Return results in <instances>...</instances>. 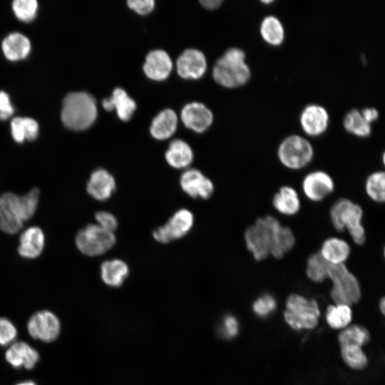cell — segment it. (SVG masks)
<instances>
[{
	"mask_svg": "<svg viewBox=\"0 0 385 385\" xmlns=\"http://www.w3.org/2000/svg\"><path fill=\"white\" fill-rule=\"evenodd\" d=\"M212 77L217 83L227 88L245 85L250 79L251 70L245 51L237 47L227 49L216 61Z\"/></svg>",
	"mask_w": 385,
	"mask_h": 385,
	"instance_id": "cell-1",
	"label": "cell"
},
{
	"mask_svg": "<svg viewBox=\"0 0 385 385\" xmlns=\"http://www.w3.org/2000/svg\"><path fill=\"white\" fill-rule=\"evenodd\" d=\"M24 221L19 203V196L6 192L0 196V230L7 234H15L23 227Z\"/></svg>",
	"mask_w": 385,
	"mask_h": 385,
	"instance_id": "cell-11",
	"label": "cell"
},
{
	"mask_svg": "<svg viewBox=\"0 0 385 385\" xmlns=\"http://www.w3.org/2000/svg\"><path fill=\"white\" fill-rule=\"evenodd\" d=\"M128 6L140 14H146L150 12L154 8L155 1L153 0H128Z\"/></svg>",
	"mask_w": 385,
	"mask_h": 385,
	"instance_id": "cell-41",
	"label": "cell"
},
{
	"mask_svg": "<svg viewBox=\"0 0 385 385\" xmlns=\"http://www.w3.org/2000/svg\"><path fill=\"white\" fill-rule=\"evenodd\" d=\"M383 162L385 165V153H384V155H383Z\"/></svg>",
	"mask_w": 385,
	"mask_h": 385,
	"instance_id": "cell-50",
	"label": "cell"
},
{
	"mask_svg": "<svg viewBox=\"0 0 385 385\" xmlns=\"http://www.w3.org/2000/svg\"><path fill=\"white\" fill-rule=\"evenodd\" d=\"M364 119L370 123V122L376 120L378 118L379 113L376 109L374 108H366L362 110L361 112Z\"/></svg>",
	"mask_w": 385,
	"mask_h": 385,
	"instance_id": "cell-46",
	"label": "cell"
},
{
	"mask_svg": "<svg viewBox=\"0 0 385 385\" xmlns=\"http://www.w3.org/2000/svg\"><path fill=\"white\" fill-rule=\"evenodd\" d=\"M116 188L114 177L106 170L98 168L93 171L86 185L88 193L95 200H108Z\"/></svg>",
	"mask_w": 385,
	"mask_h": 385,
	"instance_id": "cell-18",
	"label": "cell"
},
{
	"mask_svg": "<svg viewBox=\"0 0 385 385\" xmlns=\"http://www.w3.org/2000/svg\"><path fill=\"white\" fill-rule=\"evenodd\" d=\"M178 118L174 111L170 108L160 111L152 120L150 132L158 140L170 137L176 130Z\"/></svg>",
	"mask_w": 385,
	"mask_h": 385,
	"instance_id": "cell-25",
	"label": "cell"
},
{
	"mask_svg": "<svg viewBox=\"0 0 385 385\" xmlns=\"http://www.w3.org/2000/svg\"><path fill=\"white\" fill-rule=\"evenodd\" d=\"M37 350L23 341L14 342L5 352L6 361L13 367H24L29 370L34 368L39 361Z\"/></svg>",
	"mask_w": 385,
	"mask_h": 385,
	"instance_id": "cell-17",
	"label": "cell"
},
{
	"mask_svg": "<svg viewBox=\"0 0 385 385\" xmlns=\"http://www.w3.org/2000/svg\"><path fill=\"white\" fill-rule=\"evenodd\" d=\"M369 334L363 327L359 325L348 326L343 329L338 335L340 346L357 345L363 346L369 342Z\"/></svg>",
	"mask_w": 385,
	"mask_h": 385,
	"instance_id": "cell-32",
	"label": "cell"
},
{
	"mask_svg": "<svg viewBox=\"0 0 385 385\" xmlns=\"http://www.w3.org/2000/svg\"><path fill=\"white\" fill-rule=\"evenodd\" d=\"M180 185L183 191L192 198L207 200L215 190L212 181L195 168L188 169L182 173Z\"/></svg>",
	"mask_w": 385,
	"mask_h": 385,
	"instance_id": "cell-13",
	"label": "cell"
},
{
	"mask_svg": "<svg viewBox=\"0 0 385 385\" xmlns=\"http://www.w3.org/2000/svg\"><path fill=\"white\" fill-rule=\"evenodd\" d=\"M366 191L376 202H385V172L372 173L366 180Z\"/></svg>",
	"mask_w": 385,
	"mask_h": 385,
	"instance_id": "cell-35",
	"label": "cell"
},
{
	"mask_svg": "<svg viewBox=\"0 0 385 385\" xmlns=\"http://www.w3.org/2000/svg\"><path fill=\"white\" fill-rule=\"evenodd\" d=\"M280 225L276 217L268 215L257 218L245 230V245L255 260L261 261L270 255L274 237Z\"/></svg>",
	"mask_w": 385,
	"mask_h": 385,
	"instance_id": "cell-3",
	"label": "cell"
},
{
	"mask_svg": "<svg viewBox=\"0 0 385 385\" xmlns=\"http://www.w3.org/2000/svg\"><path fill=\"white\" fill-rule=\"evenodd\" d=\"M172 61L168 53L161 49L149 52L143 64V71L150 79H165L172 70Z\"/></svg>",
	"mask_w": 385,
	"mask_h": 385,
	"instance_id": "cell-19",
	"label": "cell"
},
{
	"mask_svg": "<svg viewBox=\"0 0 385 385\" xmlns=\"http://www.w3.org/2000/svg\"><path fill=\"white\" fill-rule=\"evenodd\" d=\"M379 307L382 314L385 316V297L381 299Z\"/></svg>",
	"mask_w": 385,
	"mask_h": 385,
	"instance_id": "cell-48",
	"label": "cell"
},
{
	"mask_svg": "<svg viewBox=\"0 0 385 385\" xmlns=\"http://www.w3.org/2000/svg\"><path fill=\"white\" fill-rule=\"evenodd\" d=\"M238 329L237 321L233 316L228 315L224 318L222 333L225 337H235L238 332Z\"/></svg>",
	"mask_w": 385,
	"mask_h": 385,
	"instance_id": "cell-43",
	"label": "cell"
},
{
	"mask_svg": "<svg viewBox=\"0 0 385 385\" xmlns=\"http://www.w3.org/2000/svg\"><path fill=\"white\" fill-rule=\"evenodd\" d=\"M295 242L296 238L292 230L281 224L275 232L270 255L276 259L282 258L292 250Z\"/></svg>",
	"mask_w": 385,
	"mask_h": 385,
	"instance_id": "cell-29",
	"label": "cell"
},
{
	"mask_svg": "<svg viewBox=\"0 0 385 385\" xmlns=\"http://www.w3.org/2000/svg\"><path fill=\"white\" fill-rule=\"evenodd\" d=\"M341 354L344 362L351 368L361 369L367 364V358L361 349V346L357 345H342Z\"/></svg>",
	"mask_w": 385,
	"mask_h": 385,
	"instance_id": "cell-34",
	"label": "cell"
},
{
	"mask_svg": "<svg viewBox=\"0 0 385 385\" xmlns=\"http://www.w3.org/2000/svg\"><path fill=\"white\" fill-rule=\"evenodd\" d=\"M194 225L192 212L185 208L177 210L168 221L156 228L153 236L160 243H168L188 234Z\"/></svg>",
	"mask_w": 385,
	"mask_h": 385,
	"instance_id": "cell-9",
	"label": "cell"
},
{
	"mask_svg": "<svg viewBox=\"0 0 385 385\" xmlns=\"http://www.w3.org/2000/svg\"><path fill=\"white\" fill-rule=\"evenodd\" d=\"M329 114L327 110L318 104L305 106L299 115L302 129L307 135L317 137L323 134L329 125Z\"/></svg>",
	"mask_w": 385,
	"mask_h": 385,
	"instance_id": "cell-14",
	"label": "cell"
},
{
	"mask_svg": "<svg viewBox=\"0 0 385 385\" xmlns=\"http://www.w3.org/2000/svg\"><path fill=\"white\" fill-rule=\"evenodd\" d=\"M277 155L280 163L286 168L299 170L311 163L314 151L307 138L299 135H291L279 143Z\"/></svg>",
	"mask_w": 385,
	"mask_h": 385,
	"instance_id": "cell-6",
	"label": "cell"
},
{
	"mask_svg": "<svg viewBox=\"0 0 385 385\" xmlns=\"http://www.w3.org/2000/svg\"><path fill=\"white\" fill-rule=\"evenodd\" d=\"M328 279L332 281L331 297L335 304L351 306L360 299L359 282L344 264L329 266Z\"/></svg>",
	"mask_w": 385,
	"mask_h": 385,
	"instance_id": "cell-7",
	"label": "cell"
},
{
	"mask_svg": "<svg viewBox=\"0 0 385 385\" xmlns=\"http://www.w3.org/2000/svg\"><path fill=\"white\" fill-rule=\"evenodd\" d=\"M351 317V309L347 304H335L327 307L326 319L333 329H344L348 327Z\"/></svg>",
	"mask_w": 385,
	"mask_h": 385,
	"instance_id": "cell-30",
	"label": "cell"
},
{
	"mask_svg": "<svg viewBox=\"0 0 385 385\" xmlns=\"http://www.w3.org/2000/svg\"><path fill=\"white\" fill-rule=\"evenodd\" d=\"M176 65L178 73L181 77L198 79L206 71L207 60L201 51L196 48H188L179 56Z\"/></svg>",
	"mask_w": 385,
	"mask_h": 385,
	"instance_id": "cell-16",
	"label": "cell"
},
{
	"mask_svg": "<svg viewBox=\"0 0 385 385\" xmlns=\"http://www.w3.org/2000/svg\"><path fill=\"white\" fill-rule=\"evenodd\" d=\"M274 210L284 216H294L301 208V200L298 192L292 186L283 185L279 188L272 200Z\"/></svg>",
	"mask_w": 385,
	"mask_h": 385,
	"instance_id": "cell-20",
	"label": "cell"
},
{
	"mask_svg": "<svg viewBox=\"0 0 385 385\" xmlns=\"http://www.w3.org/2000/svg\"><path fill=\"white\" fill-rule=\"evenodd\" d=\"M102 105L107 111L115 109L119 118L125 121L130 118L136 108L134 100L120 88L114 89L110 97L103 100Z\"/></svg>",
	"mask_w": 385,
	"mask_h": 385,
	"instance_id": "cell-23",
	"label": "cell"
},
{
	"mask_svg": "<svg viewBox=\"0 0 385 385\" xmlns=\"http://www.w3.org/2000/svg\"><path fill=\"white\" fill-rule=\"evenodd\" d=\"M15 385H37L34 381L28 380L24 381H21L19 383L16 384Z\"/></svg>",
	"mask_w": 385,
	"mask_h": 385,
	"instance_id": "cell-49",
	"label": "cell"
},
{
	"mask_svg": "<svg viewBox=\"0 0 385 385\" xmlns=\"http://www.w3.org/2000/svg\"><path fill=\"white\" fill-rule=\"evenodd\" d=\"M114 232L106 230L97 224H88L76 235L75 242L78 250L85 255H101L115 244Z\"/></svg>",
	"mask_w": 385,
	"mask_h": 385,
	"instance_id": "cell-8",
	"label": "cell"
},
{
	"mask_svg": "<svg viewBox=\"0 0 385 385\" xmlns=\"http://www.w3.org/2000/svg\"><path fill=\"white\" fill-rule=\"evenodd\" d=\"M334 189L332 178L325 171L312 170L302 181V190L309 200L319 202L327 197Z\"/></svg>",
	"mask_w": 385,
	"mask_h": 385,
	"instance_id": "cell-12",
	"label": "cell"
},
{
	"mask_svg": "<svg viewBox=\"0 0 385 385\" xmlns=\"http://www.w3.org/2000/svg\"><path fill=\"white\" fill-rule=\"evenodd\" d=\"M61 120L67 128L80 130L88 128L97 116L93 97L86 92H73L63 99Z\"/></svg>",
	"mask_w": 385,
	"mask_h": 385,
	"instance_id": "cell-2",
	"label": "cell"
},
{
	"mask_svg": "<svg viewBox=\"0 0 385 385\" xmlns=\"http://www.w3.org/2000/svg\"><path fill=\"white\" fill-rule=\"evenodd\" d=\"M200 4L207 9L213 10L217 9L222 1L220 0H202Z\"/></svg>",
	"mask_w": 385,
	"mask_h": 385,
	"instance_id": "cell-47",
	"label": "cell"
},
{
	"mask_svg": "<svg viewBox=\"0 0 385 385\" xmlns=\"http://www.w3.org/2000/svg\"><path fill=\"white\" fill-rule=\"evenodd\" d=\"M165 160L173 168H185L192 162L194 153L185 141L180 139L173 140L165 152Z\"/></svg>",
	"mask_w": 385,
	"mask_h": 385,
	"instance_id": "cell-24",
	"label": "cell"
},
{
	"mask_svg": "<svg viewBox=\"0 0 385 385\" xmlns=\"http://www.w3.org/2000/svg\"><path fill=\"white\" fill-rule=\"evenodd\" d=\"M329 266L319 252L313 253L307 260L306 274L313 282H322L328 279Z\"/></svg>",
	"mask_w": 385,
	"mask_h": 385,
	"instance_id": "cell-31",
	"label": "cell"
},
{
	"mask_svg": "<svg viewBox=\"0 0 385 385\" xmlns=\"http://www.w3.org/2000/svg\"><path fill=\"white\" fill-rule=\"evenodd\" d=\"M16 16L22 21H31L36 16L38 4L35 0H16L12 4Z\"/></svg>",
	"mask_w": 385,
	"mask_h": 385,
	"instance_id": "cell-36",
	"label": "cell"
},
{
	"mask_svg": "<svg viewBox=\"0 0 385 385\" xmlns=\"http://www.w3.org/2000/svg\"><path fill=\"white\" fill-rule=\"evenodd\" d=\"M329 214L331 222L337 230H348L357 245L365 242V230L361 225L363 212L359 205L349 199L341 198L332 205Z\"/></svg>",
	"mask_w": 385,
	"mask_h": 385,
	"instance_id": "cell-4",
	"label": "cell"
},
{
	"mask_svg": "<svg viewBox=\"0 0 385 385\" xmlns=\"http://www.w3.org/2000/svg\"><path fill=\"white\" fill-rule=\"evenodd\" d=\"M260 33L264 41L270 46H280L284 41V26L279 19L273 15L267 16L262 20Z\"/></svg>",
	"mask_w": 385,
	"mask_h": 385,
	"instance_id": "cell-28",
	"label": "cell"
},
{
	"mask_svg": "<svg viewBox=\"0 0 385 385\" xmlns=\"http://www.w3.org/2000/svg\"><path fill=\"white\" fill-rule=\"evenodd\" d=\"M181 120L184 125L197 133H203L212 124L211 110L200 102L186 104L181 111Z\"/></svg>",
	"mask_w": 385,
	"mask_h": 385,
	"instance_id": "cell-15",
	"label": "cell"
},
{
	"mask_svg": "<svg viewBox=\"0 0 385 385\" xmlns=\"http://www.w3.org/2000/svg\"><path fill=\"white\" fill-rule=\"evenodd\" d=\"M276 307V300L270 294H264L253 303L252 308L255 314L264 317L270 314Z\"/></svg>",
	"mask_w": 385,
	"mask_h": 385,
	"instance_id": "cell-38",
	"label": "cell"
},
{
	"mask_svg": "<svg viewBox=\"0 0 385 385\" xmlns=\"http://www.w3.org/2000/svg\"><path fill=\"white\" fill-rule=\"evenodd\" d=\"M39 195V190L34 188L24 195L19 196V203L24 222L29 220L34 215L38 206Z\"/></svg>",
	"mask_w": 385,
	"mask_h": 385,
	"instance_id": "cell-37",
	"label": "cell"
},
{
	"mask_svg": "<svg viewBox=\"0 0 385 385\" xmlns=\"http://www.w3.org/2000/svg\"><path fill=\"white\" fill-rule=\"evenodd\" d=\"M320 314L317 302L299 294H290L286 301L284 317L294 329H311L318 324Z\"/></svg>",
	"mask_w": 385,
	"mask_h": 385,
	"instance_id": "cell-5",
	"label": "cell"
},
{
	"mask_svg": "<svg viewBox=\"0 0 385 385\" xmlns=\"http://www.w3.org/2000/svg\"><path fill=\"white\" fill-rule=\"evenodd\" d=\"M23 128L25 139L33 140L37 137L38 125L34 119L23 118Z\"/></svg>",
	"mask_w": 385,
	"mask_h": 385,
	"instance_id": "cell-42",
	"label": "cell"
},
{
	"mask_svg": "<svg viewBox=\"0 0 385 385\" xmlns=\"http://www.w3.org/2000/svg\"><path fill=\"white\" fill-rule=\"evenodd\" d=\"M45 236L40 227H30L25 230L20 236L19 254L24 258L34 259L43 252Z\"/></svg>",
	"mask_w": 385,
	"mask_h": 385,
	"instance_id": "cell-21",
	"label": "cell"
},
{
	"mask_svg": "<svg viewBox=\"0 0 385 385\" xmlns=\"http://www.w3.org/2000/svg\"><path fill=\"white\" fill-rule=\"evenodd\" d=\"M96 224L103 229L114 232L118 227L116 217L110 212L101 210L95 214Z\"/></svg>",
	"mask_w": 385,
	"mask_h": 385,
	"instance_id": "cell-40",
	"label": "cell"
},
{
	"mask_svg": "<svg viewBox=\"0 0 385 385\" xmlns=\"http://www.w3.org/2000/svg\"><path fill=\"white\" fill-rule=\"evenodd\" d=\"M17 337V329L11 320L0 317V346L11 345Z\"/></svg>",
	"mask_w": 385,
	"mask_h": 385,
	"instance_id": "cell-39",
	"label": "cell"
},
{
	"mask_svg": "<svg viewBox=\"0 0 385 385\" xmlns=\"http://www.w3.org/2000/svg\"><path fill=\"white\" fill-rule=\"evenodd\" d=\"M384 256H385V248H384Z\"/></svg>",
	"mask_w": 385,
	"mask_h": 385,
	"instance_id": "cell-51",
	"label": "cell"
},
{
	"mask_svg": "<svg viewBox=\"0 0 385 385\" xmlns=\"http://www.w3.org/2000/svg\"><path fill=\"white\" fill-rule=\"evenodd\" d=\"M2 51L10 61H19L25 58L31 50L29 39L19 33H12L8 35L3 41Z\"/></svg>",
	"mask_w": 385,
	"mask_h": 385,
	"instance_id": "cell-26",
	"label": "cell"
},
{
	"mask_svg": "<svg viewBox=\"0 0 385 385\" xmlns=\"http://www.w3.org/2000/svg\"><path fill=\"white\" fill-rule=\"evenodd\" d=\"M11 135L14 140L17 143H22L25 140L23 118H14L11 122Z\"/></svg>",
	"mask_w": 385,
	"mask_h": 385,
	"instance_id": "cell-45",
	"label": "cell"
},
{
	"mask_svg": "<svg viewBox=\"0 0 385 385\" xmlns=\"http://www.w3.org/2000/svg\"><path fill=\"white\" fill-rule=\"evenodd\" d=\"M344 125L347 131L359 136H367L371 132L370 124L357 109H352L346 113Z\"/></svg>",
	"mask_w": 385,
	"mask_h": 385,
	"instance_id": "cell-33",
	"label": "cell"
},
{
	"mask_svg": "<svg viewBox=\"0 0 385 385\" xmlns=\"http://www.w3.org/2000/svg\"><path fill=\"white\" fill-rule=\"evenodd\" d=\"M26 327L33 339L47 343L56 340L61 332V323L58 317L46 309L33 314L28 320Z\"/></svg>",
	"mask_w": 385,
	"mask_h": 385,
	"instance_id": "cell-10",
	"label": "cell"
},
{
	"mask_svg": "<svg viewBox=\"0 0 385 385\" xmlns=\"http://www.w3.org/2000/svg\"><path fill=\"white\" fill-rule=\"evenodd\" d=\"M350 251V247L344 240L331 237L323 241L318 252L329 265H339L344 264Z\"/></svg>",
	"mask_w": 385,
	"mask_h": 385,
	"instance_id": "cell-22",
	"label": "cell"
},
{
	"mask_svg": "<svg viewBox=\"0 0 385 385\" xmlns=\"http://www.w3.org/2000/svg\"><path fill=\"white\" fill-rule=\"evenodd\" d=\"M128 265L120 259L104 261L101 266V277L103 282L111 287L120 286L128 275Z\"/></svg>",
	"mask_w": 385,
	"mask_h": 385,
	"instance_id": "cell-27",
	"label": "cell"
},
{
	"mask_svg": "<svg viewBox=\"0 0 385 385\" xmlns=\"http://www.w3.org/2000/svg\"><path fill=\"white\" fill-rule=\"evenodd\" d=\"M14 113V108L10 103V99L7 93L4 91L0 92V119L6 120Z\"/></svg>",
	"mask_w": 385,
	"mask_h": 385,
	"instance_id": "cell-44",
	"label": "cell"
}]
</instances>
